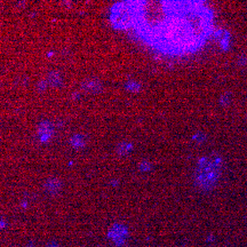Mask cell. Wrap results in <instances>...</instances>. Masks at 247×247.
I'll list each match as a JSON object with an SVG mask.
<instances>
[{"label": "cell", "instance_id": "obj_11", "mask_svg": "<svg viewBox=\"0 0 247 247\" xmlns=\"http://www.w3.org/2000/svg\"><path fill=\"white\" fill-rule=\"evenodd\" d=\"M125 87H126L128 91L134 92V93L140 92V91H141V85H140L138 82H136V81H134V80H129L128 82H126Z\"/></svg>", "mask_w": 247, "mask_h": 247}, {"label": "cell", "instance_id": "obj_1", "mask_svg": "<svg viewBox=\"0 0 247 247\" xmlns=\"http://www.w3.org/2000/svg\"><path fill=\"white\" fill-rule=\"evenodd\" d=\"M223 159L215 152L201 157L197 162L195 171V183L204 191L212 190L222 174Z\"/></svg>", "mask_w": 247, "mask_h": 247}, {"label": "cell", "instance_id": "obj_4", "mask_svg": "<svg viewBox=\"0 0 247 247\" xmlns=\"http://www.w3.org/2000/svg\"><path fill=\"white\" fill-rule=\"evenodd\" d=\"M44 189L49 195H57L62 189V181L57 178H47L44 183Z\"/></svg>", "mask_w": 247, "mask_h": 247}, {"label": "cell", "instance_id": "obj_6", "mask_svg": "<svg viewBox=\"0 0 247 247\" xmlns=\"http://www.w3.org/2000/svg\"><path fill=\"white\" fill-rule=\"evenodd\" d=\"M109 236L116 241L118 240V238H119V237H120L121 239H124V238H125V236H126V229H125L124 227H121V225L116 224V225H113V227L110 229Z\"/></svg>", "mask_w": 247, "mask_h": 247}, {"label": "cell", "instance_id": "obj_9", "mask_svg": "<svg viewBox=\"0 0 247 247\" xmlns=\"http://www.w3.org/2000/svg\"><path fill=\"white\" fill-rule=\"evenodd\" d=\"M215 38L221 42V46L223 49H227L229 46V33L224 30H218L215 31Z\"/></svg>", "mask_w": 247, "mask_h": 247}, {"label": "cell", "instance_id": "obj_10", "mask_svg": "<svg viewBox=\"0 0 247 247\" xmlns=\"http://www.w3.org/2000/svg\"><path fill=\"white\" fill-rule=\"evenodd\" d=\"M133 149V144L131 142H120V143L117 145V153L120 156H125L127 153H129Z\"/></svg>", "mask_w": 247, "mask_h": 247}, {"label": "cell", "instance_id": "obj_13", "mask_svg": "<svg viewBox=\"0 0 247 247\" xmlns=\"http://www.w3.org/2000/svg\"><path fill=\"white\" fill-rule=\"evenodd\" d=\"M138 169L141 172H149L152 169V164L149 160H142L138 164Z\"/></svg>", "mask_w": 247, "mask_h": 247}, {"label": "cell", "instance_id": "obj_16", "mask_svg": "<svg viewBox=\"0 0 247 247\" xmlns=\"http://www.w3.org/2000/svg\"><path fill=\"white\" fill-rule=\"evenodd\" d=\"M238 64L241 65V66L246 65L247 64V56H240V57L238 58Z\"/></svg>", "mask_w": 247, "mask_h": 247}, {"label": "cell", "instance_id": "obj_15", "mask_svg": "<svg viewBox=\"0 0 247 247\" xmlns=\"http://www.w3.org/2000/svg\"><path fill=\"white\" fill-rule=\"evenodd\" d=\"M47 87H49V85H48V81L45 79V80H41L38 82L37 89H38V92H45L47 89Z\"/></svg>", "mask_w": 247, "mask_h": 247}, {"label": "cell", "instance_id": "obj_7", "mask_svg": "<svg viewBox=\"0 0 247 247\" xmlns=\"http://www.w3.org/2000/svg\"><path fill=\"white\" fill-rule=\"evenodd\" d=\"M70 144L75 149H80V148L86 145V137L82 134H75L70 138Z\"/></svg>", "mask_w": 247, "mask_h": 247}, {"label": "cell", "instance_id": "obj_14", "mask_svg": "<svg viewBox=\"0 0 247 247\" xmlns=\"http://www.w3.org/2000/svg\"><path fill=\"white\" fill-rule=\"evenodd\" d=\"M232 100V95L230 93H224L223 95L220 97V104L221 105H229Z\"/></svg>", "mask_w": 247, "mask_h": 247}, {"label": "cell", "instance_id": "obj_2", "mask_svg": "<svg viewBox=\"0 0 247 247\" xmlns=\"http://www.w3.org/2000/svg\"><path fill=\"white\" fill-rule=\"evenodd\" d=\"M134 14L135 12L133 11V7L129 8L126 4H117L113 7V13L111 15V18L113 21V24L117 26H122V28H127L128 25H131L134 18Z\"/></svg>", "mask_w": 247, "mask_h": 247}, {"label": "cell", "instance_id": "obj_5", "mask_svg": "<svg viewBox=\"0 0 247 247\" xmlns=\"http://www.w3.org/2000/svg\"><path fill=\"white\" fill-rule=\"evenodd\" d=\"M53 124L49 122V121H42L41 124H39L38 126V135L40 137V141L41 142H45L47 140L52 137L53 135Z\"/></svg>", "mask_w": 247, "mask_h": 247}, {"label": "cell", "instance_id": "obj_3", "mask_svg": "<svg viewBox=\"0 0 247 247\" xmlns=\"http://www.w3.org/2000/svg\"><path fill=\"white\" fill-rule=\"evenodd\" d=\"M81 88L82 91L87 93L95 94V93H100L102 91V84L97 78H89L81 82Z\"/></svg>", "mask_w": 247, "mask_h": 247}, {"label": "cell", "instance_id": "obj_12", "mask_svg": "<svg viewBox=\"0 0 247 247\" xmlns=\"http://www.w3.org/2000/svg\"><path fill=\"white\" fill-rule=\"evenodd\" d=\"M206 138H207L206 134H205V133H202V132L195 133V134L192 135V141L196 142V143H198V144L205 142V140H206Z\"/></svg>", "mask_w": 247, "mask_h": 247}, {"label": "cell", "instance_id": "obj_8", "mask_svg": "<svg viewBox=\"0 0 247 247\" xmlns=\"http://www.w3.org/2000/svg\"><path fill=\"white\" fill-rule=\"evenodd\" d=\"M47 81H48V85L52 87L60 86L61 82H62V77L60 75L58 71H51L48 76H47Z\"/></svg>", "mask_w": 247, "mask_h": 247}]
</instances>
